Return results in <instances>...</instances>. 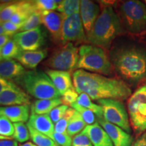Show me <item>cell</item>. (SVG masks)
<instances>
[{
	"mask_svg": "<svg viewBox=\"0 0 146 146\" xmlns=\"http://www.w3.org/2000/svg\"><path fill=\"white\" fill-rule=\"evenodd\" d=\"M71 107L74 110H76L77 112H79V114L81 115L82 118H83V120L86 123L87 125H94V123H96L97 122V118L96 114L92 111L78 105L76 102L74 104H73L71 106Z\"/></svg>",
	"mask_w": 146,
	"mask_h": 146,
	"instance_id": "obj_32",
	"label": "cell"
},
{
	"mask_svg": "<svg viewBox=\"0 0 146 146\" xmlns=\"http://www.w3.org/2000/svg\"><path fill=\"white\" fill-rule=\"evenodd\" d=\"M14 131V125L12 122L4 116H0V135L12 137Z\"/></svg>",
	"mask_w": 146,
	"mask_h": 146,
	"instance_id": "obj_34",
	"label": "cell"
},
{
	"mask_svg": "<svg viewBox=\"0 0 146 146\" xmlns=\"http://www.w3.org/2000/svg\"><path fill=\"white\" fill-rule=\"evenodd\" d=\"M5 139H13L12 137H3L0 135V140H5Z\"/></svg>",
	"mask_w": 146,
	"mask_h": 146,
	"instance_id": "obj_47",
	"label": "cell"
},
{
	"mask_svg": "<svg viewBox=\"0 0 146 146\" xmlns=\"http://www.w3.org/2000/svg\"><path fill=\"white\" fill-rule=\"evenodd\" d=\"M86 123H85L81 115L76 110L75 113L71 118L66 129V133L71 137H74L76 135L79 134L86 127Z\"/></svg>",
	"mask_w": 146,
	"mask_h": 146,
	"instance_id": "obj_24",
	"label": "cell"
},
{
	"mask_svg": "<svg viewBox=\"0 0 146 146\" xmlns=\"http://www.w3.org/2000/svg\"><path fill=\"white\" fill-rule=\"evenodd\" d=\"M23 51H36L41 50L46 41V35L41 26L28 31L20 32L12 36Z\"/></svg>",
	"mask_w": 146,
	"mask_h": 146,
	"instance_id": "obj_11",
	"label": "cell"
},
{
	"mask_svg": "<svg viewBox=\"0 0 146 146\" xmlns=\"http://www.w3.org/2000/svg\"><path fill=\"white\" fill-rule=\"evenodd\" d=\"M97 122L106 131L114 146H131L133 143V136L120 128L106 121L104 118H97Z\"/></svg>",
	"mask_w": 146,
	"mask_h": 146,
	"instance_id": "obj_13",
	"label": "cell"
},
{
	"mask_svg": "<svg viewBox=\"0 0 146 146\" xmlns=\"http://www.w3.org/2000/svg\"><path fill=\"white\" fill-rule=\"evenodd\" d=\"M79 59L76 68L101 75L113 74L112 64L104 49L91 44H83L78 47Z\"/></svg>",
	"mask_w": 146,
	"mask_h": 146,
	"instance_id": "obj_5",
	"label": "cell"
},
{
	"mask_svg": "<svg viewBox=\"0 0 146 146\" xmlns=\"http://www.w3.org/2000/svg\"><path fill=\"white\" fill-rule=\"evenodd\" d=\"M27 125H30L38 132L52 139L55 132V125L49 114H31Z\"/></svg>",
	"mask_w": 146,
	"mask_h": 146,
	"instance_id": "obj_17",
	"label": "cell"
},
{
	"mask_svg": "<svg viewBox=\"0 0 146 146\" xmlns=\"http://www.w3.org/2000/svg\"><path fill=\"white\" fill-rule=\"evenodd\" d=\"M19 146H36L35 144L33 142L29 141V142H26V143H23V144H20Z\"/></svg>",
	"mask_w": 146,
	"mask_h": 146,
	"instance_id": "obj_45",
	"label": "cell"
},
{
	"mask_svg": "<svg viewBox=\"0 0 146 146\" xmlns=\"http://www.w3.org/2000/svg\"><path fill=\"white\" fill-rule=\"evenodd\" d=\"M20 1L9 3L0 10V21L1 23L9 21L16 12L19 10Z\"/></svg>",
	"mask_w": 146,
	"mask_h": 146,
	"instance_id": "obj_31",
	"label": "cell"
},
{
	"mask_svg": "<svg viewBox=\"0 0 146 146\" xmlns=\"http://www.w3.org/2000/svg\"><path fill=\"white\" fill-rule=\"evenodd\" d=\"M2 26L5 30V35L11 36H13L14 35L18 33V32L20 31V29L22 27L20 25H16L15 24L12 23L10 21L3 23Z\"/></svg>",
	"mask_w": 146,
	"mask_h": 146,
	"instance_id": "obj_39",
	"label": "cell"
},
{
	"mask_svg": "<svg viewBox=\"0 0 146 146\" xmlns=\"http://www.w3.org/2000/svg\"><path fill=\"white\" fill-rule=\"evenodd\" d=\"M100 14V8L94 1L89 0L81 1L80 16L87 36L92 31L94 24Z\"/></svg>",
	"mask_w": 146,
	"mask_h": 146,
	"instance_id": "obj_14",
	"label": "cell"
},
{
	"mask_svg": "<svg viewBox=\"0 0 146 146\" xmlns=\"http://www.w3.org/2000/svg\"><path fill=\"white\" fill-rule=\"evenodd\" d=\"M78 59V47L68 43L55 50L43 64L52 70L73 73L76 69Z\"/></svg>",
	"mask_w": 146,
	"mask_h": 146,
	"instance_id": "obj_8",
	"label": "cell"
},
{
	"mask_svg": "<svg viewBox=\"0 0 146 146\" xmlns=\"http://www.w3.org/2000/svg\"><path fill=\"white\" fill-rule=\"evenodd\" d=\"M47 49H41L36 51L21 50L16 58L19 63L27 68L35 69L47 56Z\"/></svg>",
	"mask_w": 146,
	"mask_h": 146,
	"instance_id": "obj_19",
	"label": "cell"
},
{
	"mask_svg": "<svg viewBox=\"0 0 146 146\" xmlns=\"http://www.w3.org/2000/svg\"><path fill=\"white\" fill-rule=\"evenodd\" d=\"M62 105L61 98L52 100H38L31 106V112L35 114H49L51 111Z\"/></svg>",
	"mask_w": 146,
	"mask_h": 146,
	"instance_id": "obj_22",
	"label": "cell"
},
{
	"mask_svg": "<svg viewBox=\"0 0 146 146\" xmlns=\"http://www.w3.org/2000/svg\"><path fill=\"white\" fill-rule=\"evenodd\" d=\"M1 24H2V23H1V22L0 21V25H1Z\"/></svg>",
	"mask_w": 146,
	"mask_h": 146,
	"instance_id": "obj_49",
	"label": "cell"
},
{
	"mask_svg": "<svg viewBox=\"0 0 146 146\" xmlns=\"http://www.w3.org/2000/svg\"><path fill=\"white\" fill-rule=\"evenodd\" d=\"M2 57H1V48H0V62L2 61Z\"/></svg>",
	"mask_w": 146,
	"mask_h": 146,
	"instance_id": "obj_48",
	"label": "cell"
},
{
	"mask_svg": "<svg viewBox=\"0 0 146 146\" xmlns=\"http://www.w3.org/2000/svg\"><path fill=\"white\" fill-rule=\"evenodd\" d=\"M103 109V118L106 121L118 126L126 132H131L129 114L121 101L114 99L97 100Z\"/></svg>",
	"mask_w": 146,
	"mask_h": 146,
	"instance_id": "obj_9",
	"label": "cell"
},
{
	"mask_svg": "<svg viewBox=\"0 0 146 146\" xmlns=\"http://www.w3.org/2000/svg\"><path fill=\"white\" fill-rule=\"evenodd\" d=\"M68 108L69 107L67 106L60 105L53 109L49 114V116H50L53 123L54 124L57 123L63 117V116L65 114Z\"/></svg>",
	"mask_w": 146,
	"mask_h": 146,
	"instance_id": "obj_37",
	"label": "cell"
},
{
	"mask_svg": "<svg viewBox=\"0 0 146 146\" xmlns=\"http://www.w3.org/2000/svg\"><path fill=\"white\" fill-rule=\"evenodd\" d=\"M81 1L78 0H64L58 5L57 11L64 17L80 13Z\"/></svg>",
	"mask_w": 146,
	"mask_h": 146,
	"instance_id": "obj_25",
	"label": "cell"
},
{
	"mask_svg": "<svg viewBox=\"0 0 146 146\" xmlns=\"http://www.w3.org/2000/svg\"><path fill=\"white\" fill-rule=\"evenodd\" d=\"M15 81L21 85L27 94L36 99H60L62 97L51 78L43 71H26Z\"/></svg>",
	"mask_w": 146,
	"mask_h": 146,
	"instance_id": "obj_4",
	"label": "cell"
},
{
	"mask_svg": "<svg viewBox=\"0 0 146 146\" xmlns=\"http://www.w3.org/2000/svg\"><path fill=\"white\" fill-rule=\"evenodd\" d=\"M86 42L88 40L80 13L65 17L62 29L61 45L68 43L81 44Z\"/></svg>",
	"mask_w": 146,
	"mask_h": 146,
	"instance_id": "obj_10",
	"label": "cell"
},
{
	"mask_svg": "<svg viewBox=\"0 0 146 146\" xmlns=\"http://www.w3.org/2000/svg\"><path fill=\"white\" fill-rule=\"evenodd\" d=\"M11 38H12V36L7 35H0V48L3 47L10 39H12Z\"/></svg>",
	"mask_w": 146,
	"mask_h": 146,
	"instance_id": "obj_43",
	"label": "cell"
},
{
	"mask_svg": "<svg viewBox=\"0 0 146 146\" xmlns=\"http://www.w3.org/2000/svg\"><path fill=\"white\" fill-rule=\"evenodd\" d=\"M78 95L79 94L76 92L74 87L68 89L66 92H65L62 96V104L67 106H71L73 104H74L76 102Z\"/></svg>",
	"mask_w": 146,
	"mask_h": 146,
	"instance_id": "obj_35",
	"label": "cell"
},
{
	"mask_svg": "<svg viewBox=\"0 0 146 146\" xmlns=\"http://www.w3.org/2000/svg\"><path fill=\"white\" fill-rule=\"evenodd\" d=\"M14 125V135L12 138L20 143H24L28 141L31 138L29 128L24 123H13Z\"/></svg>",
	"mask_w": 146,
	"mask_h": 146,
	"instance_id": "obj_27",
	"label": "cell"
},
{
	"mask_svg": "<svg viewBox=\"0 0 146 146\" xmlns=\"http://www.w3.org/2000/svg\"><path fill=\"white\" fill-rule=\"evenodd\" d=\"M9 3H10V1H0V10H1L2 8H4L5 6H6Z\"/></svg>",
	"mask_w": 146,
	"mask_h": 146,
	"instance_id": "obj_44",
	"label": "cell"
},
{
	"mask_svg": "<svg viewBox=\"0 0 146 146\" xmlns=\"http://www.w3.org/2000/svg\"><path fill=\"white\" fill-rule=\"evenodd\" d=\"M76 103L78 105L92 111L96 114L97 118H103V109L99 104H96L92 102L90 97L86 94H80Z\"/></svg>",
	"mask_w": 146,
	"mask_h": 146,
	"instance_id": "obj_23",
	"label": "cell"
},
{
	"mask_svg": "<svg viewBox=\"0 0 146 146\" xmlns=\"http://www.w3.org/2000/svg\"><path fill=\"white\" fill-rule=\"evenodd\" d=\"M27 125L29 128L31 139L36 146H58L52 139L35 130L30 125L27 124Z\"/></svg>",
	"mask_w": 146,
	"mask_h": 146,
	"instance_id": "obj_26",
	"label": "cell"
},
{
	"mask_svg": "<svg viewBox=\"0 0 146 146\" xmlns=\"http://www.w3.org/2000/svg\"><path fill=\"white\" fill-rule=\"evenodd\" d=\"M62 1L56 0H35L34 1L36 10L39 12L57 10L58 5Z\"/></svg>",
	"mask_w": 146,
	"mask_h": 146,
	"instance_id": "obj_33",
	"label": "cell"
},
{
	"mask_svg": "<svg viewBox=\"0 0 146 146\" xmlns=\"http://www.w3.org/2000/svg\"><path fill=\"white\" fill-rule=\"evenodd\" d=\"M0 146H18L17 141L14 139L0 140Z\"/></svg>",
	"mask_w": 146,
	"mask_h": 146,
	"instance_id": "obj_42",
	"label": "cell"
},
{
	"mask_svg": "<svg viewBox=\"0 0 146 146\" xmlns=\"http://www.w3.org/2000/svg\"><path fill=\"white\" fill-rule=\"evenodd\" d=\"M113 68L125 81L137 84L146 81V52L136 46L121 47L111 54Z\"/></svg>",
	"mask_w": 146,
	"mask_h": 146,
	"instance_id": "obj_2",
	"label": "cell"
},
{
	"mask_svg": "<svg viewBox=\"0 0 146 146\" xmlns=\"http://www.w3.org/2000/svg\"><path fill=\"white\" fill-rule=\"evenodd\" d=\"M71 146H93V145L88 137L81 132L72 138Z\"/></svg>",
	"mask_w": 146,
	"mask_h": 146,
	"instance_id": "obj_38",
	"label": "cell"
},
{
	"mask_svg": "<svg viewBox=\"0 0 146 146\" xmlns=\"http://www.w3.org/2000/svg\"><path fill=\"white\" fill-rule=\"evenodd\" d=\"M41 23V12H35L27 20L25 24L20 29V31L25 32L31 31L40 27Z\"/></svg>",
	"mask_w": 146,
	"mask_h": 146,
	"instance_id": "obj_29",
	"label": "cell"
},
{
	"mask_svg": "<svg viewBox=\"0 0 146 146\" xmlns=\"http://www.w3.org/2000/svg\"><path fill=\"white\" fill-rule=\"evenodd\" d=\"M21 50L13 39H10L3 47H1V57L3 60H13L16 58Z\"/></svg>",
	"mask_w": 146,
	"mask_h": 146,
	"instance_id": "obj_28",
	"label": "cell"
},
{
	"mask_svg": "<svg viewBox=\"0 0 146 146\" xmlns=\"http://www.w3.org/2000/svg\"><path fill=\"white\" fill-rule=\"evenodd\" d=\"M119 15L111 5H106L102 9L96 20L87 40L91 45L108 50L112 42L123 31Z\"/></svg>",
	"mask_w": 146,
	"mask_h": 146,
	"instance_id": "obj_3",
	"label": "cell"
},
{
	"mask_svg": "<svg viewBox=\"0 0 146 146\" xmlns=\"http://www.w3.org/2000/svg\"><path fill=\"white\" fill-rule=\"evenodd\" d=\"M64 16L55 11L41 12V23L50 33L53 41L61 44L62 29Z\"/></svg>",
	"mask_w": 146,
	"mask_h": 146,
	"instance_id": "obj_12",
	"label": "cell"
},
{
	"mask_svg": "<svg viewBox=\"0 0 146 146\" xmlns=\"http://www.w3.org/2000/svg\"><path fill=\"white\" fill-rule=\"evenodd\" d=\"M131 125L136 134L146 131V83L131 94L127 102Z\"/></svg>",
	"mask_w": 146,
	"mask_h": 146,
	"instance_id": "obj_7",
	"label": "cell"
},
{
	"mask_svg": "<svg viewBox=\"0 0 146 146\" xmlns=\"http://www.w3.org/2000/svg\"><path fill=\"white\" fill-rule=\"evenodd\" d=\"M52 139L58 146H71L72 139L67 133H58L54 132Z\"/></svg>",
	"mask_w": 146,
	"mask_h": 146,
	"instance_id": "obj_36",
	"label": "cell"
},
{
	"mask_svg": "<svg viewBox=\"0 0 146 146\" xmlns=\"http://www.w3.org/2000/svg\"><path fill=\"white\" fill-rule=\"evenodd\" d=\"M131 146H146V131L133 142Z\"/></svg>",
	"mask_w": 146,
	"mask_h": 146,
	"instance_id": "obj_41",
	"label": "cell"
},
{
	"mask_svg": "<svg viewBox=\"0 0 146 146\" xmlns=\"http://www.w3.org/2000/svg\"><path fill=\"white\" fill-rule=\"evenodd\" d=\"M26 72L21 63L14 60H2L0 62V76L5 79H17Z\"/></svg>",
	"mask_w": 146,
	"mask_h": 146,
	"instance_id": "obj_21",
	"label": "cell"
},
{
	"mask_svg": "<svg viewBox=\"0 0 146 146\" xmlns=\"http://www.w3.org/2000/svg\"><path fill=\"white\" fill-rule=\"evenodd\" d=\"M30 106L31 100L29 95L17 85L7 89L0 94V106Z\"/></svg>",
	"mask_w": 146,
	"mask_h": 146,
	"instance_id": "obj_15",
	"label": "cell"
},
{
	"mask_svg": "<svg viewBox=\"0 0 146 146\" xmlns=\"http://www.w3.org/2000/svg\"><path fill=\"white\" fill-rule=\"evenodd\" d=\"M30 106H11L0 107V116H4L12 123H25L30 117Z\"/></svg>",
	"mask_w": 146,
	"mask_h": 146,
	"instance_id": "obj_18",
	"label": "cell"
},
{
	"mask_svg": "<svg viewBox=\"0 0 146 146\" xmlns=\"http://www.w3.org/2000/svg\"><path fill=\"white\" fill-rule=\"evenodd\" d=\"M82 133L88 137L93 146H114L108 135L98 122L87 125Z\"/></svg>",
	"mask_w": 146,
	"mask_h": 146,
	"instance_id": "obj_16",
	"label": "cell"
},
{
	"mask_svg": "<svg viewBox=\"0 0 146 146\" xmlns=\"http://www.w3.org/2000/svg\"><path fill=\"white\" fill-rule=\"evenodd\" d=\"M76 112V110L69 108L66 112L63 117L57 123L55 124V132L58 133H66V129L69 122Z\"/></svg>",
	"mask_w": 146,
	"mask_h": 146,
	"instance_id": "obj_30",
	"label": "cell"
},
{
	"mask_svg": "<svg viewBox=\"0 0 146 146\" xmlns=\"http://www.w3.org/2000/svg\"><path fill=\"white\" fill-rule=\"evenodd\" d=\"M5 35V32L2 26V24H1L0 25V35Z\"/></svg>",
	"mask_w": 146,
	"mask_h": 146,
	"instance_id": "obj_46",
	"label": "cell"
},
{
	"mask_svg": "<svg viewBox=\"0 0 146 146\" xmlns=\"http://www.w3.org/2000/svg\"><path fill=\"white\" fill-rule=\"evenodd\" d=\"M73 86L78 94H86L93 100H125L132 94L127 84L118 78L107 77L78 69L72 73Z\"/></svg>",
	"mask_w": 146,
	"mask_h": 146,
	"instance_id": "obj_1",
	"label": "cell"
},
{
	"mask_svg": "<svg viewBox=\"0 0 146 146\" xmlns=\"http://www.w3.org/2000/svg\"><path fill=\"white\" fill-rule=\"evenodd\" d=\"M145 4H146V1H145Z\"/></svg>",
	"mask_w": 146,
	"mask_h": 146,
	"instance_id": "obj_50",
	"label": "cell"
},
{
	"mask_svg": "<svg viewBox=\"0 0 146 146\" xmlns=\"http://www.w3.org/2000/svg\"><path fill=\"white\" fill-rule=\"evenodd\" d=\"M119 17L122 24L132 33L146 30V5L138 0L123 1L120 5Z\"/></svg>",
	"mask_w": 146,
	"mask_h": 146,
	"instance_id": "obj_6",
	"label": "cell"
},
{
	"mask_svg": "<svg viewBox=\"0 0 146 146\" xmlns=\"http://www.w3.org/2000/svg\"><path fill=\"white\" fill-rule=\"evenodd\" d=\"M16 86V84H14L12 81L5 79L0 76V94L5 89L12 88Z\"/></svg>",
	"mask_w": 146,
	"mask_h": 146,
	"instance_id": "obj_40",
	"label": "cell"
},
{
	"mask_svg": "<svg viewBox=\"0 0 146 146\" xmlns=\"http://www.w3.org/2000/svg\"><path fill=\"white\" fill-rule=\"evenodd\" d=\"M45 72L51 78L54 86L59 91L61 96L68 89L74 87L71 73L52 69H47Z\"/></svg>",
	"mask_w": 146,
	"mask_h": 146,
	"instance_id": "obj_20",
	"label": "cell"
}]
</instances>
